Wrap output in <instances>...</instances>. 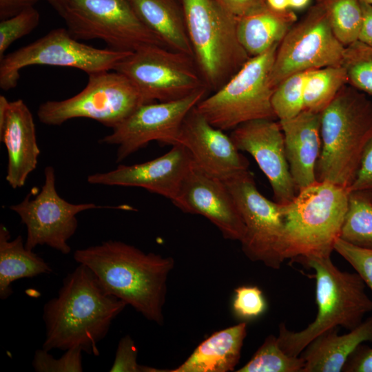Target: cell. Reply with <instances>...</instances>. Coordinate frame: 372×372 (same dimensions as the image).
<instances>
[{
  "instance_id": "cell-1",
  "label": "cell",
  "mask_w": 372,
  "mask_h": 372,
  "mask_svg": "<svg viewBox=\"0 0 372 372\" xmlns=\"http://www.w3.org/2000/svg\"><path fill=\"white\" fill-rule=\"evenodd\" d=\"M126 306L107 291L90 268L79 264L64 278L57 296L43 307L45 336L42 349L50 351L79 347L98 356V343Z\"/></svg>"
},
{
  "instance_id": "cell-2",
  "label": "cell",
  "mask_w": 372,
  "mask_h": 372,
  "mask_svg": "<svg viewBox=\"0 0 372 372\" xmlns=\"http://www.w3.org/2000/svg\"><path fill=\"white\" fill-rule=\"evenodd\" d=\"M74 259L90 268L107 291L147 320L164 324L167 282L174 267L172 257L145 253L119 240L75 251Z\"/></svg>"
},
{
  "instance_id": "cell-3",
  "label": "cell",
  "mask_w": 372,
  "mask_h": 372,
  "mask_svg": "<svg viewBox=\"0 0 372 372\" xmlns=\"http://www.w3.org/2000/svg\"><path fill=\"white\" fill-rule=\"evenodd\" d=\"M295 261L315 271L318 307L315 320L301 331H291L284 323L279 324L277 338L280 348L297 357L327 330L341 327L349 331L358 327L365 314L372 311V300L360 275L341 271L333 263L331 256H309Z\"/></svg>"
},
{
  "instance_id": "cell-4",
  "label": "cell",
  "mask_w": 372,
  "mask_h": 372,
  "mask_svg": "<svg viewBox=\"0 0 372 372\" xmlns=\"http://www.w3.org/2000/svg\"><path fill=\"white\" fill-rule=\"evenodd\" d=\"M320 134L317 180L349 189L372 136L371 101L364 93L347 84L320 113Z\"/></svg>"
},
{
  "instance_id": "cell-5",
  "label": "cell",
  "mask_w": 372,
  "mask_h": 372,
  "mask_svg": "<svg viewBox=\"0 0 372 372\" xmlns=\"http://www.w3.org/2000/svg\"><path fill=\"white\" fill-rule=\"evenodd\" d=\"M348 194V188L316 181L298 191L289 203L280 204L285 260L331 256L340 238Z\"/></svg>"
},
{
  "instance_id": "cell-6",
  "label": "cell",
  "mask_w": 372,
  "mask_h": 372,
  "mask_svg": "<svg viewBox=\"0 0 372 372\" xmlns=\"http://www.w3.org/2000/svg\"><path fill=\"white\" fill-rule=\"evenodd\" d=\"M194 59L209 90L216 91L250 58L237 34V18L215 0H182Z\"/></svg>"
},
{
  "instance_id": "cell-7",
  "label": "cell",
  "mask_w": 372,
  "mask_h": 372,
  "mask_svg": "<svg viewBox=\"0 0 372 372\" xmlns=\"http://www.w3.org/2000/svg\"><path fill=\"white\" fill-rule=\"evenodd\" d=\"M279 43L262 54L250 57L242 68L196 109L215 127L234 130L257 119H274L271 83L273 61Z\"/></svg>"
},
{
  "instance_id": "cell-8",
  "label": "cell",
  "mask_w": 372,
  "mask_h": 372,
  "mask_svg": "<svg viewBox=\"0 0 372 372\" xmlns=\"http://www.w3.org/2000/svg\"><path fill=\"white\" fill-rule=\"evenodd\" d=\"M61 16L77 40L101 39L107 48L130 52L147 45L167 48L128 0H64Z\"/></svg>"
},
{
  "instance_id": "cell-9",
  "label": "cell",
  "mask_w": 372,
  "mask_h": 372,
  "mask_svg": "<svg viewBox=\"0 0 372 372\" xmlns=\"http://www.w3.org/2000/svg\"><path fill=\"white\" fill-rule=\"evenodd\" d=\"M88 76L86 86L77 94L41 103L37 111L40 122L56 126L86 118L113 129L143 104L136 87L121 73L105 71Z\"/></svg>"
},
{
  "instance_id": "cell-10",
  "label": "cell",
  "mask_w": 372,
  "mask_h": 372,
  "mask_svg": "<svg viewBox=\"0 0 372 372\" xmlns=\"http://www.w3.org/2000/svg\"><path fill=\"white\" fill-rule=\"evenodd\" d=\"M132 52L100 49L74 38L65 28H56L5 56L0 60V87L7 91L15 87L20 71L31 65L73 68L88 75L114 69Z\"/></svg>"
},
{
  "instance_id": "cell-11",
  "label": "cell",
  "mask_w": 372,
  "mask_h": 372,
  "mask_svg": "<svg viewBox=\"0 0 372 372\" xmlns=\"http://www.w3.org/2000/svg\"><path fill=\"white\" fill-rule=\"evenodd\" d=\"M114 70L133 83L143 103L176 100L207 87L192 56L159 45L132 52Z\"/></svg>"
},
{
  "instance_id": "cell-12",
  "label": "cell",
  "mask_w": 372,
  "mask_h": 372,
  "mask_svg": "<svg viewBox=\"0 0 372 372\" xmlns=\"http://www.w3.org/2000/svg\"><path fill=\"white\" fill-rule=\"evenodd\" d=\"M231 192L245 225L240 242L245 255L278 269L285 259L282 254L284 222L280 204L264 196L257 189L249 169L223 180Z\"/></svg>"
},
{
  "instance_id": "cell-13",
  "label": "cell",
  "mask_w": 372,
  "mask_h": 372,
  "mask_svg": "<svg viewBox=\"0 0 372 372\" xmlns=\"http://www.w3.org/2000/svg\"><path fill=\"white\" fill-rule=\"evenodd\" d=\"M44 175V184L34 198H31L30 194L19 203L10 207L26 226L25 245L28 249L45 245L61 254H68L71 247L68 241L76 231L78 214L98 208L125 209V206L109 207L93 203L74 204L68 202L56 192L54 168L46 167Z\"/></svg>"
},
{
  "instance_id": "cell-14",
  "label": "cell",
  "mask_w": 372,
  "mask_h": 372,
  "mask_svg": "<svg viewBox=\"0 0 372 372\" xmlns=\"http://www.w3.org/2000/svg\"><path fill=\"white\" fill-rule=\"evenodd\" d=\"M344 49L320 6L293 24L280 42L271 74L273 87L296 73L342 65Z\"/></svg>"
},
{
  "instance_id": "cell-15",
  "label": "cell",
  "mask_w": 372,
  "mask_h": 372,
  "mask_svg": "<svg viewBox=\"0 0 372 372\" xmlns=\"http://www.w3.org/2000/svg\"><path fill=\"white\" fill-rule=\"evenodd\" d=\"M208 90L204 87L176 100L143 103L99 143L117 145V163L154 141L172 146L186 116Z\"/></svg>"
},
{
  "instance_id": "cell-16",
  "label": "cell",
  "mask_w": 372,
  "mask_h": 372,
  "mask_svg": "<svg viewBox=\"0 0 372 372\" xmlns=\"http://www.w3.org/2000/svg\"><path fill=\"white\" fill-rule=\"evenodd\" d=\"M230 137L239 151L249 153L267 178L274 201L283 205L292 200L297 190L285 155L283 133L279 122L263 118L236 127Z\"/></svg>"
},
{
  "instance_id": "cell-17",
  "label": "cell",
  "mask_w": 372,
  "mask_h": 372,
  "mask_svg": "<svg viewBox=\"0 0 372 372\" xmlns=\"http://www.w3.org/2000/svg\"><path fill=\"white\" fill-rule=\"evenodd\" d=\"M194 163L188 149L178 143L159 157L131 165H119L111 171L89 175L87 181L92 185L141 187L173 202Z\"/></svg>"
},
{
  "instance_id": "cell-18",
  "label": "cell",
  "mask_w": 372,
  "mask_h": 372,
  "mask_svg": "<svg viewBox=\"0 0 372 372\" xmlns=\"http://www.w3.org/2000/svg\"><path fill=\"white\" fill-rule=\"evenodd\" d=\"M172 203L185 213L207 218L225 239L240 242L244 236V223L225 182L194 163Z\"/></svg>"
},
{
  "instance_id": "cell-19",
  "label": "cell",
  "mask_w": 372,
  "mask_h": 372,
  "mask_svg": "<svg viewBox=\"0 0 372 372\" xmlns=\"http://www.w3.org/2000/svg\"><path fill=\"white\" fill-rule=\"evenodd\" d=\"M178 143L188 149L199 169L222 180L248 169V161L231 137L213 126L196 107L182 124Z\"/></svg>"
},
{
  "instance_id": "cell-20",
  "label": "cell",
  "mask_w": 372,
  "mask_h": 372,
  "mask_svg": "<svg viewBox=\"0 0 372 372\" xmlns=\"http://www.w3.org/2000/svg\"><path fill=\"white\" fill-rule=\"evenodd\" d=\"M0 139L8 154L6 180L13 189L24 186L37 168L40 149L33 116L21 99L0 96Z\"/></svg>"
},
{
  "instance_id": "cell-21",
  "label": "cell",
  "mask_w": 372,
  "mask_h": 372,
  "mask_svg": "<svg viewBox=\"0 0 372 372\" xmlns=\"http://www.w3.org/2000/svg\"><path fill=\"white\" fill-rule=\"evenodd\" d=\"M289 171L297 192L317 180L316 169L322 148L320 113L304 110L279 121Z\"/></svg>"
},
{
  "instance_id": "cell-22",
  "label": "cell",
  "mask_w": 372,
  "mask_h": 372,
  "mask_svg": "<svg viewBox=\"0 0 372 372\" xmlns=\"http://www.w3.org/2000/svg\"><path fill=\"white\" fill-rule=\"evenodd\" d=\"M364 342H372V317L362 321L345 334L338 327L322 333L302 351V372L342 371L348 358Z\"/></svg>"
},
{
  "instance_id": "cell-23",
  "label": "cell",
  "mask_w": 372,
  "mask_h": 372,
  "mask_svg": "<svg viewBox=\"0 0 372 372\" xmlns=\"http://www.w3.org/2000/svg\"><path fill=\"white\" fill-rule=\"evenodd\" d=\"M247 323L218 331L200 342L178 367L165 372H229L234 371L247 336Z\"/></svg>"
},
{
  "instance_id": "cell-24",
  "label": "cell",
  "mask_w": 372,
  "mask_h": 372,
  "mask_svg": "<svg viewBox=\"0 0 372 372\" xmlns=\"http://www.w3.org/2000/svg\"><path fill=\"white\" fill-rule=\"evenodd\" d=\"M295 21L293 14L276 12L265 6L237 18L238 37L249 56H256L280 43Z\"/></svg>"
},
{
  "instance_id": "cell-25",
  "label": "cell",
  "mask_w": 372,
  "mask_h": 372,
  "mask_svg": "<svg viewBox=\"0 0 372 372\" xmlns=\"http://www.w3.org/2000/svg\"><path fill=\"white\" fill-rule=\"evenodd\" d=\"M137 14L172 50L194 58L183 9L174 0H128Z\"/></svg>"
},
{
  "instance_id": "cell-26",
  "label": "cell",
  "mask_w": 372,
  "mask_h": 372,
  "mask_svg": "<svg viewBox=\"0 0 372 372\" xmlns=\"http://www.w3.org/2000/svg\"><path fill=\"white\" fill-rule=\"evenodd\" d=\"M10 233L0 225V298L12 293L11 284L18 279L50 273L52 269L41 257L26 248L21 236L10 240Z\"/></svg>"
},
{
  "instance_id": "cell-27",
  "label": "cell",
  "mask_w": 372,
  "mask_h": 372,
  "mask_svg": "<svg viewBox=\"0 0 372 372\" xmlns=\"http://www.w3.org/2000/svg\"><path fill=\"white\" fill-rule=\"evenodd\" d=\"M340 238L355 246L372 249V192L349 190Z\"/></svg>"
},
{
  "instance_id": "cell-28",
  "label": "cell",
  "mask_w": 372,
  "mask_h": 372,
  "mask_svg": "<svg viewBox=\"0 0 372 372\" xmlns=\"http://www.w3.org/2000/svg\"><path fill=\"white\" fill-rule=\"evenodd\" d=\"M347 84L342 65L309 70L304 88V110L321 113Z\"/></svg>"
},
{
  "instance_id": "cell-29",
  "label": "cell",
  "mask_w": 372,
  "mask_h": 372,
  "mask_svg": "<svg viewBox=\"0 0 372 372\" xmlns=\"http://www.w3.org/2000/svg\"><path fill=\"white\" fill-rule=\"evenodd\" d=\"M304 360L291 356L280 347L278 338L268 335L251 358L236 372H302Z\"/></svg>"
},
{
  "instance_id": "cell-30",
  "label": "cell",
  "mask_w": 372,
  "mask_h": 372,
  "mask_svg": "<svg viewBox=\"0 0 372 372\" xmlns=\"http://www.w3.org/2000/svg\"><path fill=\"white\" fill-rule=\"evenodd\" d=\"M322 6L333 34L344 47L358 41L363 19L360 0H324Z\"/></svg>"
},
{
  "instance_id": "cell-31",
  "label": "cell",
  "mask_w": 372,
  "mask_h": 372,
  "mask_svg": "<svg viewBox=\"0 0 372 372\" xmlns=\"http://www.w3.org/2000/svg\"><path fill=\"white\" fill-rule=\"evenodd\" d=\"M309 72L290 75L275 87L271 105L279 121L291 118L304 110V88Z\"/></svg>"
},
{
  "instance_id": "cell-32",
  "label": "cell",
  "mask_w": 372,
  "mask_h": 372,
  "mask_svg": "<svg viewBox=\"0 0 372 372\" xmlns=\"http://www.w3.org/2000/svg\"><path fill=\"white\" fill-rule=\"evenodd\" d=\"M342 65L348 84L372 96V47L359 41L345 47Z\"/></svg>"
},
{
  "instance_id": "cell-33",
  "label": "cell",
  "mask_w": 372,
  "mask_h": 372,
  "mask_svg": "<svg viewBox=\"0 0 372 372\" xmlns=\"http://www.w3.org/2000/svg\"><path fill=\"white\" fill-rule=\"evenodd\" d=\"M40 14L33 7L28 8L0 22V60L5 52L17 39L30 33L38 25Z\"/></svg>"
},
{
  "instance_id": "cell-34",
  "label": "cell",
  "mask_w": 372,
  "mask_h": 372,
  "mask_svg": "<svg viewBox=\"0 0 372 372\" xmlns=\"http://www.w3.org/2000/svg\"><path fill=\"white\" fill-rule=\"evenodd\" d=\"M82 352L79 347L72 348L56 359L43 349H37L32 365L37 372H81Z\"/></svg>"
},
{
  "instance_id": "cell-35",
  "label": "cell",
  "mask_w": 372,
  "mask_h": 372,
  "mask_svg": "<svg viewBox=\"0 0 372 372\" xmlns=\"http://www.w3.org/2000/svg\"><path fill=\"white\" fill-rule=\"evenodd\" d=\"M334 250L350 264L372 291V249L355 246L339 238Z\"/></svg>"
},
{
  "instance_id": "cell-36",
  "label": "cell",
  "mask_w": 372,
  "mask_h": 372,
  "mask_svg": "<svg viewBox=\"0 0 372 372\" xmlns=\"http://www.w3.org/2000/svg\"><path fill=\"white\" fill-rule=\"evenodd\" d=\"M262 291L257 286H240L235 289L233 310L243 319H251L261 315L266 309Z\"/></svg>"
},
{
  "instance_id": "cell-37",
  "label": "cell",
  "mask_w": 372,
  "mask_h": 372,
  "mask_svg": "<svg viewBox=\"0 0 372 372\" xmlns=\"http://www.w3.org/2000/svg\"><path fill=\"white\" fill-rule=\"evenodd\" d=\"M138 349L130 335L121 338L110 372H152L153 367L137 362Z\"/></svg>"
},
{
  "instance_id": "cell-38",
  "label": "cell",
  "mask_w": 372,
  "mask_h": 372,
  "mask_svg": "<svg viewBox=\"0 0 372 372\" xmlns=\"http://www.w3.org/2000/svg\"><path fill=\"white\" fill-rule=\"evenodd\" d=\"M349 190L372 192V136L364 148L355 178Z\"/></svg>"
},
{
  "instance_id": "cell-39",
  "label": "cell",
  "mask_w": 372,
  "mask_h": 372,
  "mask_svg": "<svg viewBox=\"0 0 372 372\" xmlns=\"http://www.w3.org/2000/svg\"><path fill=\"white\" fill-rule=\"evenodd\" d=\"M342 371L372 372V348L360 344L348 358Z\"/></svg>"
},
{
  "instance_id": "cell-40",
  "label": "cell",
  "mask_w": 372,
  "mask_h": 372,
  "mask_svg": "<svg viewBox=\"0 0 372 372\" xmlns=\"http://www.w3.org/2000/svg\"><path fill=\"white\" fill-rule=\"evenodd\" d=\"M224 10L236 18L266 6L265 0H215Z\"/></svg>"
},
{
  "instance_id": "cell-41",
  "label": "cell",
  "mask_w": 372,
  "mask_h": 372,
  "mask_svg": "<svg viewBox=\"0 0 372 372\" xmlns=\"http://www.w3.org/2000/svg\"><path fill=\"white\" fill-rule=\"evenodd\" d=\"M39 0H0V19L3 20L33 7Z\"/></svg>"
},
{
  "instance_id": "cell-42",
  "label": "cell",
  "mask_w": 372,
  "mask_h": 372,
  "mask_svg": "<svg viewBox=\"0 0 372 372\" xmlns=\"http://www.w3.org/2000/svg\"><path fill=\"white\" fill-rule=\"evenodd\" d=\"M362 11V24L358 41L372 47V5L360 0Z\"/></svg>"
},
{
  "instance_id": "cell-43",
  "label": "cell",
  "mask_w": 372,
  "mask_h": 372,
  "mask_svg": "<svg viewBox=\"0 0 372 372\" xmlns=\"http://www.w3.org/2000/svg\"><path fill=\"white\" fill-rule=\"evenodd\" d=\"M266 6L276 12H285L289 7V0H265Z\"/></svg>"
},
{
  "instance_id": "cell-44",
  "label": "cell",
  "mask_w": 372,
  "mask_h": 372,
  "mask_svg": "<svg viewBox=\"0 0 372 372\" xmlns=\"http://www.w3.org/2000/svg\"><path fill=\"white\" fill-rule=\"evenodd\" d=\"M310 0H289V8L300 10L305 8Z\"/></svg>"
},
{
  "instance_id": "cell-45",
  "label": "cell",
  "mask_w": 372,
  "mask_h": 372,
  "mask_svg": "<svg viewBox=\"0 0 372 372\" xmlns=\"http://www.w3.org/2000/svg\"><path fill=\"white\" fill-rule=\"evenodd\" d=\"M61 15L63 11L64 0H45Z\"/></svg>"
},
{
  "instance_id": "cell-46",
  "label": "cell",
  "mask_w": 372,
  "mask_h": 372,
  "mask_svg": "<svg viewBox=\"0 0 372 372\" xmlns=\"http://www.w3.org/2000/svg\"><path fill=\"white\" fill-rule=\"evenodd\" d=\"M363 1H364L365 2L372 5V0H363Z\"/></svg>"
}]
</instances>
